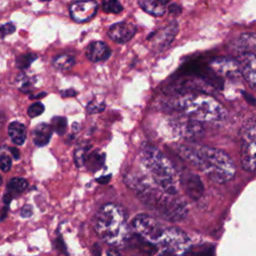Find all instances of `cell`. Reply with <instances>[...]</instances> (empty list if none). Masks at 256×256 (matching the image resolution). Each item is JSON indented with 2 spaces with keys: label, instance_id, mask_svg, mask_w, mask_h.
Instances as JSON below:
<instances>
[{
  "label": "cell",
  "instance_id": "obj_1",
  "mask_svg": "<svg viewBox=\"0 0 256 256\" xmlns=\"http://www.w3.org/2000/svg\"><path fill=\"white\" fill-rule=\"evenodd\" d=\"M178 153L213 182L225 183L235 175L236 169L232 159L220 149L192 144L180 146Z\"/></svg>",
  "mask_w": 256,
  "mask_h": 256
},
{
  "label": "cell",
  "instance_id": "obj_2",
  "mask_svg": "<svg viewBox=\"0 0 256 256\" xmlns=\"http://www.w3.org/2000/svg\"><path fill=\"white\" fill-rule=\"evenodd\" d=\"M130 183H132L130 185L135 188L142 202L163 219L176 222L186 217L187 205L181 199L176 198V195L165 192L156 184L151 186L145 180L133 179Z\"/></svg>",
  "mask_w": 256,
  "mask_h": 256
},
{
  "label": "cell",
  "instance_id": "obj_3",
  "mask_svg": "<svg viewBox=\"0 0 256 256\" xmlns=\"http://www.w3.org/2000/svg\"><path fill=\"white\" fill-rule=\"evenodd\" d=\"M94 229L101 240L111 246H123L130 237L124 210L113 203L103 205L95 214Z\"/></svg>",
  "mask_w": 256,
  "mask_h": 256
},
{
  "label": "cell",
  "instance_id": "obj_4",
  "mask_svg": "<svg viewBox=\"0 0 256 256\" xmlns=\"http://www.w3.org/2000/svg\"><path fill=\"white\" fill-rule=\"evenodd\" d=\"M140 161L154 184L169 194L178 193L179 179L172 162L155 146L143 144Z\"/></svg>",
  "mask_w": 256,
  "mask_h": 256
},
{
  "label": "cell",
  "instance_id": "obj_5",
  "mask_svg": "<svg viewBox=\"0 0 256 256\" xmlns=\"http://www.w3.org/2000/svg\"><path fill=\"white\" fill-rule=\"evenodd\" d=\"M177 107L202 123H218L226 118L224 107L215 98L205 94L184 95L177 101Z\"/></svg>",
  "mask_w": 256,
  "mask_h": 256
},
{
  "label": "cell",
  "instance_id": "obj_6",
  "mask_svg": "<svg viewBox=\"0 0 256 256\" xmlns=\"http://www.w3.org/2000/svg\"><path fill=\"white\" fill-rule=\"evenodd\" d=\"M167 228L168 227L160 224L155 218L146 214H139L131 221L130 234H132L144 248L148 249L149 253H152L150 248H154L156 253H158Z\"/></svg>",
  "mask_w": 256,
  "mask_h": 256
},
{
  "label": "cell",
  "instance_id": "obj_7",
  "mask_svg": "<svg viewBox=\"0 0 256 256\" xmlns=\"http://www.w3.org/2000/svg\"><path fill=\"white\" fill-rule=\"evenodd\" d=\"M240 161L244 170L256 171V120L248 119L240 132Z\"/></svg>",
  "mask_w": 256,
  "mask_h": 256
},
{
  "label": "cell",
  "instance_id": "obj_8",
  "mask_svg": "<svg viewBox=\"0 0 256 256\" xmlns=\"http://www.w3.org/2000/svg\"><path fill=\"white\" fill-rule=\"evenodd\" d=\"M170 126L177 135L189 141L198 139L204 134L203 123L184 113L170 119Z\"/></svg>",
  "mask_w": 256,
  "mask_h": 256
},
{
  "label": "cell",
  "instance_id": "obj_9",
  "mask_svg": "<svg viewBox=\"0 0 256 256\" xmlns=\"http://www.w3.org/2000/svg\"><path fill=\"white\" fill-rule=\"evenodd\" d=\"M98 4L94 0H78L71 3L69 11L71 18L77 23L91 20L97 13Z\"/></svg>",
  "mask_w": 256,
  "mask_h": 256
},
{
  "label": "cell",
  "instance_id": "obj_10",
  "mask_svg": "<svg viewBox=\"0 0 256 256\" xmlns=\"http://www.w3.org/2000/svg\"><path fill=\"white\" fill-rule=\"evenodd\" d=\"M210 65L216 73L228 78H238L242 74L239 61L232 58H217Z\"/></svg>",
  "mask_w": 256,
  "mask_h": 256
},
{
  "label": "cell",
  "instance_id": "obj_11",
  "mask_svg": "<svg viewBox=\"0 0 256 256\" xmlns=\"http://www.w3.org/2000/svg\"><path fill=\"white\" fill-rule=\"evenodd\" d=\"M137 27L129 22L123 21L113 24L108 30V36L111 40L116 43H126L128 42L136 33Z\"/></svg>",
  "mask_w": 256,
  "mask_h": 256
},
{
  "label": "cell",
  "instance_id": "obj_12",
  "mask_svg": "<svg viewBox=\"0 0 256 256\" xmlns=\"http://www.w3.org/2000/svg\"><path fill=\"white\" fill-rule=\"evenodd\" d=\"M238 61L242 76L246 82L256 90V55L252 52H243Z\"/></svg>",
  "mask_w": 256,
  "mask_h": 256
},
{
  "label": "cell",
  "instance_id": "obj_13",
  "mask_svg": "<svg viewBox=\"0 0 256 256\" xmlns=\"http://www.w3.org/2000/svg\"><path fill=\"white\" fill-rule=\"evenodd\" d=\"M183 176L184 177L182 179V184L187 195L192 199H198L204 191L201 179L198 175L191 172H188Z\"/></svg>",
  "mask_w": 256,
  "mask_h": 256
},
{
  "label": "cell",
  "instance_id": "obj_14",
  "mask_svg": "<svg viewBox=\"0 0 256 256\" xmlns=\"http://www.w3.org/2000/svg\"><path fill=\"white\" fill-rule=\"evenodd\" d=\"M86 56L92 62H100L109 58L111 50L103 41H93L86 47Z\"/></svg>",
  "mask_w": 256,
  "mask_h": 256
},
{
  "label": "cell",
  "instance_id": "obj_15",
  "mask_svg": "<svg viewBox=\"0 0 256 256\" xmlns=\"http://www.w3.org/2000/svg\"><path fill=\"white\" fill-rule=\"evenodd\" d=\"M178 31V24L176 21H172L164 29H162L156 37L157 48L162 51L167 48L175 38Z\"/></svg>",
  "mask_w": 256,
  "mask_h": 256
},
{
  "label": "cell",
  "instance_id": "obj_16",
  "mask_svg": "<svg viewBox=\"0 0 256 256\" xmlns=\"http://www.w3.org/2000/svg\"><path fill=\"white\" fill-rule=\"evenodd\" d=\"M53 133V128L51 125H48L46 123H41L37 125L32 133L33 136V142L36 146L43 147L47 145L51 139Z\"/></svg>",
  "mask_w": 256,
  "mask_h": 256
},
{
  "label": "cell",
  "instance_id": "obj_17",
  "mask_svg": "<svg viewBox=\"0 0 256 256\" xmlns=\"http://www.w3.org/2000/svg\"><path fill=\"white\" fill-rule=\"evenodd\" d=\"M140 7L148 14L160 17L165 14L166 4L162 0H139Z\"/></svg>",
  "mask_w": 256,
  "mask_h": 256
},
{
  "label": "cell",
  "instance_id": "obj_18",
  "mask_svg": "<svg viewBox=\"0 0 256 256\" xmlns=\"http://www.w3.org/2000/svg\"><path fill=\"white\" fill-rule=\"evenodd\" d=\"M26 134H27L26 127L22 123L14 121L9 124L8 135L14 144H16L18 146L24 144V142L26 140Z\"/></svg>",
  "mask_w": 256,
  "mask_h": 256
},
{
  "label": "cell",
  "instance_id": "obj_19",
  "mask_svg": "<svg viewBox=\"0 0 256 256\" xmlns=\"http://www.w3.org/2000/svg\"><path fill=\"white\" fill-rule=\"evenodd\" d=\"M237 49L243 52H251L256 50V34L245 33L242 34L237 40Z\"/></svg>",
  "mask_w": 256,
  "mask_h": 256
},
{
  "label": "cell",
  "instance_id": "obj_20",
  "mask_svg": "<svg viewBox=\"0 0 256 256\" xmlns=\"http://www.w3.org/2000/svg\"><path fill=\"white\" fill-rule=\"evenodd\" d=\"M74 64H75V58L71 54L58 55L53 61L54 67L60 71L69 70Z\"/></svg>",
  "mask_w": 256,
  "mask_h": 256
},
{
  "label": "cell",
  "instance_id": "obj_21",
  "mask_svg": "<svg viewBox=\"0 0 256 256\" xmlns=\"http://www.w3.org/2000/svg\"><path fill=\"white\" fill-rule=\"evenodd\" d=\"M103 160H104L103 154H100L98 152H92L86 157L85 163H87V166L89 169H92L93 171H95V170H98L103 165Z\"/></svg>",
  "mask_w": 256,
  "mask_h": 256
},
{
  "label": "cell",
  "instance_id": "obj_22",
  "mask_svg": "<svg viewBox=\"0 0 256 256\" xmlns=\"http://www.w3.org/2000/svg\"><path fill=\"white\" fill-rule=\"evenodd\" d=\"M27 187H28V182L21 177L12 178L7 184L8 190L10 192H16V193L23 192Z\"/></svg>",
  "mask_w": 256,
  "mask_h": 256
},
{
  "label": "cell",
  "instance_id": "obj_23",
  "mask_svg": "<svg viewBox=\"0 0 256 256\" xmlns=\"http://www.w3.org/2000/svg\"><path fill=\"white\" fill-rule=\"evenodd\" d=\"M102 8L107 13H120L123 7L119 0H102Z\"/></svg>",
  "mask_w": 256,
  "mask_h": 256
},
{
  "label": "cell",
  "instance_id": "obj_24",
  "mask_svg": "<svg viewBox=\"0 0 256 256\" xmlns=\"http://www.w3.org/2000/svg\"><path fill=\"white\" fill-rule=\"evenodd\" d=\"M51 126L53 128V130L59 134V135H63L66 131V127H67V120L64 117L61 116H56L53 117L51 120Z\"/></svg>",
  "mask_w": 256,
  "mask_h": 256
},
{
  "label": "cell",
  "instance_id": "obj_25",
  "mask_svg": "<svg viewBox=\"0 0 256 256\" xmlns=\"http://www.w3.org/2000/svg\"><path fill=\"white\" fill-rule=\"evenodd\" d=\"M37 58L35 54L28 53V54H23L20 55L16 58V66L19 69H26L30 66V64Z\"/></svg>",
  "mask_w": 256,
  "mask_h": 256
},
{
  "label": "cell",
  "instance_id": "obj_26",
  "mask_svg": "<svg viewBox=\"0 0 256 256\" xmlns=\"http://www.w3.org/2000/svg\"><path fill=\"white\" fill-rule=\"evenodd\" d=\"M105 109V103L103 101H99L96 98L90 101L87 104L86 110L88 114H94V113H99Z\"/></svg>",
  "mask_w": 256,
  "mask_h": 256
},
{
  "label": "cell",
  "instance_id": "obj_27",
  "mask_svg": "<svg viewBox=\"0 0 256 256\" xmlns=\"http://www.w3.org/2000/svg\"><path fill=\"white\" fill-rule=\"evenodd\" d=\"M44 110H45V107L41 102H35L29 106L27 113H28L29 117L34 118V117L41 115L44 112Z\"/></svg>",
  "mask_w": 256,
  "mask_h": 256
},
{
  "label": "cell",
  "instance_id": "obj_28",
  "mask_svg": "<svg viewBox=\"0 0 256 256\" xmlns=\"http://www.w3.org/2000/svg\"><path fill=\"white\" fill-rule=\"evenodd\" d=\"M87 152V147H82L79 146L76 150H75V154H74V159H75V163L78 167L82 166L85 163V159H86V154Z\"/></svg>",
  "mask_w": 256,
  "mask_h": 256
},
{
  "label": "cell",
  "instance_id": "obj_29",
  "mask_svg": "<svg viewBox=\"0 0 256 256\" xmlns=\"http://www.w3.org/2000/svg\"><path fill=\"white\" fill-rule=\"evenodd\" d=\"M16 30V26L12 22H7L1 26V37L4 38L6 35H10L14 33Z\"/></svg>",
  "mask_w": 256,
  "mask_h": 256
},
{
  "label": "cell",
  "instance_id": "obj_30",
  "mask_svg": "<svg viewBox=\"0 0 256 256\" xmlns=\"http://www.w3.org/2000/svg\"><path fill=\"white\" fill-rule=\"evenodd\" d=\"M0 160H1V170L3 172H7L10 170L11 166H12V160L11 158L8 156V155H5V154H2L1 157H0Z\"/></svg>",
  "mask_w": 256,
  "mask_h": 256
},
{
  "label": "cell",
  "instance_id": "obj_31",
  "mask_svg": "<svg viewBox=\"0 0 256 256\" xmlns=\"http://www.w3.org/2000/svg\"><path fill=\"white\" fill-rule=\"evenodd\" d=\"M31 79H29V78H27V77H22V80L20 81V89L22 90V91H24V92H28L29 91V87L31 86V81H30Z\"/></svg>",
  "mask_w": 256,
  "mask_h": 256
},
{
  "label": "cell",
  "instance_id": "obj_32",
  "mask_svg": "<svg viewBox=\"0 0 256 256\" xmlns=\"http://www.w3.org/2000/svg\"><path fill=\"white\" fill-rule=\"evenodd\" d=\"M168 11L171 13V14H180L181 12V7L176 4V3H172V4H169L168 6Z\"/></svg>",
  "mask_w": 256,
  "mask_h": 256
},
{
  "label": "cell",
  "instance_id": "obj_33",
  "mask_svg": "<svg viewBox=\"0 0 256 256\" xmlns=\"http://www.w3.org/2000/svg\"><path fill=\"white\" fill-rule=\"evenodd\" d=\"M32 214V207L30 205H25L23 206L21 210V216L22 217H30Z\"/></svg>",
  "mask_w": 256,
  "mask_h": 256
},
{
  "label": "cell",
  "instance_id": "obj_34",
  "mask_svg": "<svg viewBox=\"0 0 256 256\" xmlns=\"http://www.w3.org/2000/svg\"><path fill=\"white\" fill-rule=\"evenodd\" d=\"M62 95H63L64 97H70V96H75V95H76V91L70 88V89H67L66 91L62 92Z\"/></svg>",
  "mask_w": 256,
  "mask_h": 256
},
{
  "label": "cell",
  "instance_id": "obj_35",
  "mask_svg": "<svg viewBox=\"0 0 256 256\" xmlns=\"http://www.w3.org/2000/svg\"><path fill=\"white\" fill-rule=\"evenodd\" d=\"M110 178H111V175H107V176H102L100 178L97 179V182L101 183V184H105V183H108L110 181Z\"/></svg>",
  "mask_w": 256,
  "mask_h": 256
},
{
  "label": "cell",
  "instance_id": "obj_36",
  "mask_svg": "<svg viewBox=\"0 0 256 256\" xmlns=\"http://www.w3.org/2000/svg\"><path fill=\"white\" fill-rule=\"evenodd\" d=\"M242 94L244 95V97L246 98V100H247L249 103H251V104H253V105H256V100H255L252 96H250V95L247 94L246 92H242Z\"/></svg>",
  "mask_w": 256,
  "mask_h": 256
},
{
  "label": "cell",
  "instance_id": "obj_37",
  "mask_svg": "<svg viewBox=\"0 0 256 256\" xmlns=\"http://www.w3.org/2000/svg\"><path fill=\"white\" fill-rule=\"evenodd\" d=\"M9 150L11 151V154L13 155V157H14L15 159H19V157H20V154H19V151H18V149L14 148V147H10V148H9Z\"/></svg>",
  "mask_w": 256,
  "mask_h": 256
},
{
  "label": "cell",
  "instance_id": "obj_38",
  "mask_svg": "<svg viewBox=\"0 0 256 256\" xmlns=\"http://www.w3.org/2000/svg\"><path fill=\"white\" fill-rule=\"evenodd\" d=\"M44 95H46L45 92H43V93H41V94L39 93V94H37V95L34 96V97H35V98H40V97H44Z\"/></svg>",
  "mask_w": 256,
  "mask_h": 256
},
{
  "label": "cell",
  "instance_id": "obj_39",
  "mask_svg": "<svg viewBox=\"0 0 256 256\" xmlns=\"http://www.w3.org/2000/svg\"><path fill=\"white\" fill-rule=\"evenodd\" d=\"M40 1H50V0H40Z\"/></svg>",
  "mask_w": 256,
  "mask_h": 256
}]
</instances>
